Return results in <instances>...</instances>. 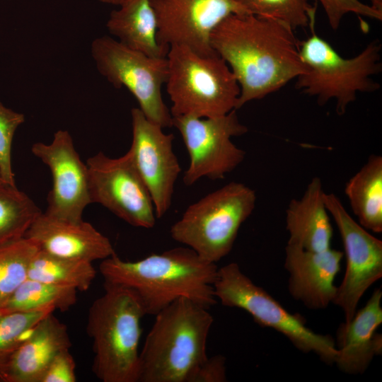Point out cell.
Listing matches in <instances>:
<instances>
[{
  "label": "cell",
  "instance_id": "obj_9",
  "mask_svg": "<svg viewBox=\"0 0 382 382\" xmlns=\"http://www.w3.org/2000/svg\"><path fill=\"white\" fill-rule=\"evenodd\" d=\"M91 52L98 72L115 88H126L149 121L163 128L173 127L161 93L168 74L166 57H150L108 35L94 39Z\"/></svg>",
  "mask_w": 382,
  "mask_h": 382
},
{
  "label": "cell",
  "instance_id": "obj_25",
  "mask_svg": "<svg viewBox=\"0 0 382 382\" xmlns=\"http://www.w3.org/2000/svg\"><path fill=\"white\" fill-rule=\"evenodd\" d=\"M41 211L16 185L0 180V245L25 235Z\"/></svg>",
  "mask_w": 382,
  "mask_h": 382
},
{
  "label": "cell",
  "instance_id": "obj_15",
  "mask_svg": "<svg viewBox=\"0 0 382 382\" xmlns=\"http://www.w3.org/2000/svg\"><path fill=\"white\" fill-rule=\"evenodd\" d=\"M130 146L136 167L153 201L157 219L170 209L175 184L181 168L173 150V134L149 121L139 108L131 110Z\"/></svg>",
  "mask_w": 382,
  "mask_h": 382
},
{
  "label": "cell",
  "instance_id": "obj_19",
  "mask_svg": "<svg viewBox=\"0 0 382 382\" xmlns=\"http://www.w3.org/2000/svg\"><path fill=\"white\" fill-rule=\"evenodd\" d=\"M71 347L66 325L50 313L11 355L0 374V381L40 382L53 358Z\"/></svg>",
  "mask_w": 382,
  "mask_h": 382
},
{
  "label": "cell",
  "instance_id": "obj_1",
  "mask_svg": "<svg viewBox=\"0 0 382 382\" xmlns=\"http://www.w3.org/2000/svg\"><path fill=\"white\" fill-rule=\"evenodd\" d=\"M294 30L274 18L232 14L212 31V50L240 86L236 110L262 99L302 74L306 66Z\"/></svg>",
  "mask_w": 382,
  "mask_h": 382
},
{
  "label": "cell",
  "instance_id": "obj_8",
  "mask_svg": "<svg viewBox=\"0 0 382 382\" xmlns=\"http://www.w3.org/2000/svg\"><path fill=\"white\" fill-rule=\"evenodd\" d=\"M213 287L216 300L223 306L243 310L258 325L284 335L299 351L313 352L322 361L334 363L337 349L333 338L313 332L301 316L286 310L246 276L237 263L218 268Z\"/></svg>",
  "mask_w": 382,
  "mask_h": 382
},
{
  "label": "cell",
  "instance_id": "obj_21",
  "mask_svg": "<svg viewBox=\"0 0 382 382\" xmlns=\"http://www.w3.org/2000/svg\"><path fill=\"white\" fill-rule=\"evenodd\" d=\"M109 33L127 47L153 57H166L169 49L158 42L157 19L151 0H129L112 11Z\"/></svg>",
  "mask_w": 382,
  "mask_h": 382
},
{
  "label": "cell",
  "instance_id": "obj_23",
  "mask_svg": "<svg viewBox=\"0 0 382 382\" xmlns=\"http://www.w3.org/2000/svg\"><path fill=\"white\" fill-rule=\"evenodd\" d=\"M96 270L88 260L55 256L40 249L33 257L28 278L77 291H87Z\"/></svg>",
  "mask_w": 382,
  "mask_h": 382
},
{
  "label": "cell",
  "instance_id": "obj_3",
  "mask_svg": "<svg viewBox=\"0 0 382 382\" xmlns=\"http://www.w3.org/2000/svg\"><path fill=\"white\" fill-rule=\"evenodd\" d=\"M154 316L139 352L138 382H189L208 357L213 316L208 308L184 297Z\"/></svg>",
  "mask_w": 382,
  "mask_h": 382
},
{
  "label": "cell",
  "instance_id": "obj_18",
  "mask_svg": "<svg viewBox=\"0 0 382 382\" xmlns=\"http://www.w3.org/2000/svg\"><path fill=\"white\" fill-rule=\"evenodd\" d=\"M381 299V289H376L352 319L338 328L334 363L340 371L363 374L374 357L381 354L382 335L376 332L382 323Z\"/></svg>",
  "mask_w": 382,
  "mask_h": 382
},
{
  "label": "cell",
  "instance_id": "obj_30",
  "mask_svg": "<svg viewBox=\"0 0 382 382\" xmlns=\"http://www.w3.org/2000/svg\"><path fill=\"white\" fill-rule=\"evenodd\" d=\"M322 5L328 23L333 30H337L343 17L353 13L361 16L381 21L382 9L369 5L360 0H318Z\"/></svg>",
  "mask_w": 382,
  "mask_h": 382
},
{
  "label": "cell",
  "instance_id": "obj_27",
  "mask_svg": "<svg viewBox=\"0 0 382 382\" xmlns=\"http://www.w3.org/2000/svg\"><path fill=\"white\" fill-rule=\"evenodd\" d=\"M250 13L274 18L289 25L314 29L316 7L308 0H236Z\"/></svg>",
  "mask_w": 382,
  "mask_h": 382
},
{
  "label": "cell",
  "instance_id": "obj_34",
  "mask_svg": "<svg viewBox=\"0 0 382 382\" xmlns=\"http://www.w3.org/2000/svg\"><path fill=\"white\" fill-rule=\"evenodd\" d=\"M0 180H2V178H1V171H0ZM4 181V180H3Z\"/></svg>",
  "mask_w": 382,
  "mask_h": 382
},
{
  "label": "cell",
  "instance_id": "obj_5",
  "mask_svg": "<svg viewBox=\"0 0 382 382\" xmlns=\"http://www.w3.org/2000/svg\"><path fill=\"white\" fill-rule=\"evenodd\" d=\"M166 59L165 83L173 117H215L236 110L240 86L217 54L204 55L185 46L173 45Z\"/></svg>",
  "mask_w": 382,
  "mask_h": 382
},
{
  "label": "cell",
  "instance_id": "obj_12",
  "mask_svg": "<svg viewBox=\"0 0 382 382\" xmlns=\"http://www.w3.org/2000/svg\"><path fill=\"white\" fill-rule=\"evenodd\" d=\"M328 213L340 234L346 270L332 303L344 313L345 323L354 317L366 291L382 277V241L357 223L333 193H325Z\"/></svg>",
  "mask_w": 382,
  "mask_h": 382
},
{
  "label": "cell",
  "instance_id": "obj_7",
  "mask_svg": "<svg viewBox=\"0 0 382 382\" xmlns=\"http://www.w3.org/2000/svg\"><path fill=\"white\" fill-rule=\"evenodd\" d=\"M256 203L255 191L231 182L190 204L170 228L171 238L202 260L216 263L232 250Z\"/></svg>",
  "mask_w": 382,
  "mask_h": 382
},
{
  "label": "cell",
  "instance_id": "obj_2",
  "mask_svg": "<svg viewBox=\"0 0 382 382\" xmlns=\"http://www.w3.org/2000/svg\"><path fill=\"white\" fill-rule=\"evenodd\" d=\"M105 282L126 286L136 293L146 315L155 316L184 297L209 309L217 303L213 284L218 267L202 260L189 247H177L137 261L116 253L101 261Z\"/></svg>",
  "mask_w": 382,
  "mask_h": 382
},
{
  "label": "cell",
  "instance_id": "obj_10",
  "mask_svg": "<svg viewBox=\"0 0 382 382\" xmlns=\"http://www.w3.org/2000/svg\"><path fill=\"white\" fill-rule=\"evenodd\" d=\"M173 127L180 132L190 157L183 178L187 186L203 177L223 179L245 158V151L231 141L248 130L240 122L236 110L215 117H173Z\"/></svg>",
  "mask_w": 382,
  "mask_h": 382
},
{
  "label": "cell",
  "instance_id": "obj_11",
  "mask_svg": "<svg viewBox=\"0 0 382 382\" xmlns=\"http://www.w3.org/2000/svg\"><path fill=\"white\" fill-rule=\"evenodd\" d=\"M86 164L91 203L101 204L133 226H154L157 218L153 201L130 149L115 158L99 151Z\"/></svg>",
  "mask_w": 382,
  "mask_h": 382
},
{
  "label": "cell",
  "instance_id": "obj_20",
  "mask_svg": "<svg viewBox=\"0 0 382 382\" xmlns=\"http://www.w3.org/2000/svg\"><path fill=\"white\" fill-rule=\"evenodd\" d=\"M321 180L313 178L299 199H293L286 210L287 245L309 251L330 248L332 228L326 208Z\"/></svg>",
  "mask_w": 382,
  "mask_h": 382
},
{
  "label": "cell",
  "instance_id": "obj_13",
  "mask_svg": "<svg viewBox=\"0 0 382 382\" xmlns=\"http://www.w3.org/2000/svg\"><path fill=\"white\" fill-rule=\"evenodd\" d=\"M163 47L185 46L204 55L216 54L210 44L214 29L232 14L248 13L236 0H151ZM250 14V13H249Z\"/></svg>",
  "mask_w": 382,
  "mask_h": 382
},
{
  "label": "cell",
  "instance_id": "obj_4",
  "mask_svg": "<svg viewBox=\"0 0 382 382\" xmlns=\"http://www.w3.org/2000/svg\"><path fill=\"white\" fill-rule=\"evenodd\" d=\"M104 283V293L93 302L87 318L94 352L93 371L103 382H138L145 310L132 289Z\"/></svg>",
  "mask_w": 382,
  "mask_h": 382
},
{
  "label": "cell",
  "instance_id": "obj_6",
  "mask_svg": "<svg viewBox=\"0 0 382 382\" xmlns=\"http://www.w3.org/2000/svg\"><path fill=\"white\" fill-rule=\"evenodd\" d=\"M299 42V52L306 66L296 78V88L316 97L323 105L336 100V112L343 115L360 92H372L380 85L371 79L381 70V45L373 40L357 55L344 58L324 39L312 30Z\"/></svg>",
  "mask_w": 382,
  "mask_h": 382
},
{
  "label": "cell",
  "instance_id": "obj_22",
  "mask_svg": "<svg viewBox=\"0 0 382 382\" xmlns=\"http://www.w3.org/2000/svg\"><path fill=\"white\" fill-rule=\"evenodd\" d=\"M352 212L366 230L382 232V157L371 155L345 188Z\"/></svg>",
  "mask_w": 382,
  "mask_h": 382
},
{
  "label": "cell",
  "instance_id": "obj_28",
  "mask_svg": "<svg viewBox=\"0 0 382 382\" xmlns=\"http://www.w3.org/2000/svg\"><path fill=\"white\" fill-rule=\"evenodd\" d=\"M54 311L53 308H46L28 312L0 313V374L35 326Z\"/></svg>",
  "mask_w": 382,
  "mask_h": 382
},
{
  "label": "cell",
  "instance_id": "obj_31",
  "mask_svg": "<svg viewBox=\"0 0 382 382\" xmlns=\"http://www.w3.org/2000/svg\"><path fill=\"white\" fill-rule=\"evenodd\" d=\"M75 361L69 349L62 350L51 361L40 382H75Z\"/></svg>",
  "mask_w": 382,
  "mask_h": 382
},
{
  "label": "cell",
  "instance_id": "obj_29",
  "mask_svg": "<svg viewBox=\"0 0 382 382\" xmlns=\"http://www.w3.org/2000/svg\"><path fill=\"white\" fill-rule=\"evenodd\" d=\"M25 122L23 114L4 106L0 101V171L2 180L16 185L11 166V146L16 129Z\"/></svg>",
  "mask_w": 382,
  "mask_h": 382
},
{
  "label": "cell",
  "instance_id": "obj_33",
  "mask_svg": "<svg viewBox=\"0 0 382 382\" xmlns=\"http://www.w3.org/2000/svg\"><path fill=\"white\" fill-rule=\"evenodd\" d=\"M98 1L104 4L120 6L129 0H98Z\"/></svg>",
  "mask_w": 382,
  "mask_h": 382
},
{
  "label": "cell",
  "instance_id": "obj_32",
  "mask_svg": "<svg viewBox=\"0 0 382 382\" xmlns=\"http://www.w3.org/2000/svg\"><path fill=\"white\" fill-rule=\"evenodd\" d=\"M227 381L226 357H207L196 369L189 382H225Z\"/></svg>",
  "mask_w": 382,
  "mask_h": 382
},
{
  "label": "cell",
  "instance_id": "obj_14",
  "mask_svg": "<svg viewBox=\"0 0 382 382\" xmlns=\"http://www.w3.org/2000/svg\"><path fill=\"white\" fill-rule=\"evenodd\" d=\"M31 151L52 174V186L45 213L62 220L82 221L85 208L91 203L88 170L75 149L69 132L59 129L50 143L36 142Z\"/></svg>",
  "mask_w": 382,
  "mask_h": 382
},
{
  "label": "cell",
  "instance_id": "obj_26",
  "mask_svg": "<svg viewBox=\"0 0 382 382\" xmlns=\"http://www.w3.org/2000/svg\"><path fill=\"white\" fill-rule=\"evenodd\" d=\"M38 250L26 237L0 245V308L28 278L30 263Z\"/></svg>",
  "mask_w": 382,
  "mask_h": 382
},
{
  "label": "cell",
  "instance_id": "obj_16",
  "mask_svg": "<svg viewBox=\"0 0 382 382\" xmlns=\"http://www.w3.org/2000/svg\"><path fill=\"white\" fill-rule=\"evenodd\" d=\"M343 255L331 247L309 251L286 245L284 267L291 296L311 309H323L332 303L337 287L334 282Z\"/></svg>",
  "mask_w": 382,
  "mask_h": 382
},
{
  "label": "cell",
  "instance_id": "obj_17",
  "mask_svg": "<svg viewBox=\"0 0 382 382\" xmlns=\"http://www.w3.org/2000/svg\"><path fill=\"white\" fill-rule=\"evenodd\" d=\"M25 237L33 240L40 250L72 259L103 260L115 254L110 241L92 224L69 221L41 212Z\"/></svg>",
  "mask_w": 382,
  "mask_h": 382
},
{
  "label": "cell",
  "instance_id": "obj_24",
  "mask_svg": "<svg viewBox=\"0 0 382 382\" xmlns=\"http://www.w3.org/2000/svg\"><path fill=\"white\" fill-rule=\"evenodd\" d=\"M77 290L27 278L0 308V313L53 308L64 312L77 301Z\"/></svg>",
  "mask_w": 382,
  "mask_h": 382
}]
</instances>
